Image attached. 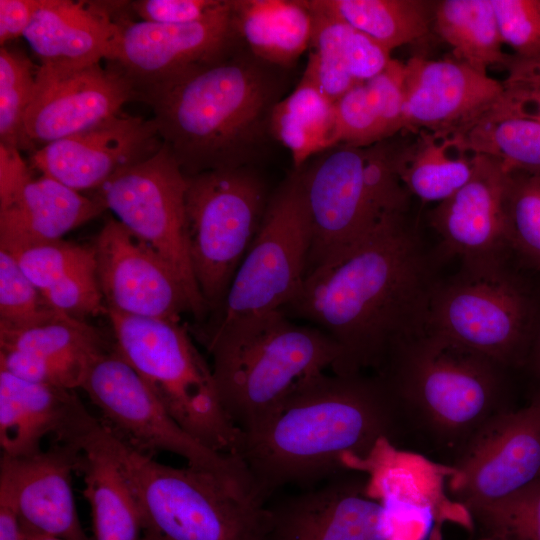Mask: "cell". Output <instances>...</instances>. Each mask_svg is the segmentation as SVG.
Returning <instances> with one entry per match:
<instances>
[{"instance_id": "74e56055", "label": "cell", "mask_w": 540, "mask_h": 540, "mask_svg": "<svg viewBox=\"0 0 540 540\" xmlns=\"http://www.w3.org/2000/svg\"><path fill=\"white\" fill-rule=\"evenodd\" d=\"M505 224L508 246L540 269V173L509 174Z\"/></svg>"}, {"instance_id": "484cf974", "label": "cell", "mask_w": 540, "mask_h": 540, "mask_svg": "<svg viewBox=\"0 0 540 540\" xmlns=\"http://www.w3.org/2000/svg\"><path fill=\"white\" fill-rule=\"evenodd\" d=\"M108 5L72 0H42L23 38L40 64L82 66L113 62L121 22Z\"/></svg>"}, {"instance_id": "2e32d148", "label": "cell", "mask_w": 540, "mask_h": 540, "mask_svg": "<svg viewBox=\"0 0 540 540\" xmlns=\"http://www.w3.org/2000/svg\"><path fill=\"white\" fill-rule=\"evenodd\" d=\"M97 279L107 311L181 321L194 315L189 294L173 268L116 218L93 244Z\"/></svg>"}, {"instance_id": "f1b7e54d", "label": "cell", "mask_w": 540, "mask_h": 540, "mask_svg": "<svg viewBox=\"0 0 540 540\" xmlns=\"http://www.w3.org/2000/svg\"><path fill=\"white\" fill-rule=\"evenodd\" d=\"M232 24L258 58L291 69L310 46L313 15L304 0H229Z\"/></svg>"}, {"instance_id": "60d3db41", "label": "cell", "mask_w": 540, "mask_h": 540, "mask_svg": "<svg viewBox=\"0 0 540 540\" xmlns=\"http://www.w3.org/2000/svg\"><path fill=\"white\" fill-rule=\"evenodd\" d=\"M503 44L516 59L540 57V0H491Z\"/></svg>"}, {"instance_id": "836d02e7", "label": "cell", "mask_w": 540, "mask_h": 540, "mask_svg": "<svg viewBox=\"0 0 540 540\" xmlns=\"http://www.w3.org/2000/svg\"><path fill=\"white\" fill-rule=\"evenodd\" d=\"M307 7L313 15L312 51L340 65L357 83L387 67L391 52L347 23Z\"/></svg>"}, {"instance_id": "7bdbcfd3", "label": "cell", "mask_w": 540, "mask_h": 540, "mask_svg": "<svg viewBox=\"0 0 540 540\" xmlns=\"http://www.w3.org/2000/svg\"><path fill=\"white\" fill-rule=\"evenodd\" d=\"M223 0H138L130 3L142 21L159 24H186L214 13Z\"/></svg>"}, {"instance_id": "b9f144b4", "label": "cell", "mask_w": 540, "mask_h": 540, "mask_svg": "<svg viewBox=\"0 0 540 540\" xmlns=\"http://www.w3.org/2000/svg\"><path fill=\"white\" fill-rule=\"evenodd\" d=\"M41 293L53 308L79 320L107 313L95 258Z\"/></svg>"}, {"instance_id": "1f68e13d", "label": "cell", "mask_w": 540, "mask_h": 540, "mask_svg": "<svg viewBox=\"0 0 540 540\" xmlns=\"http://www.w3.org/2000/svg\"><path fill=\"white\" fill-rule=\"evenodd\" d=\"M433 28L456 60L481 73L495 65L506 68L513 57L503 51L491 0L436 1Z\"/></svg>"}, {"instance_id": "3957f363", "label": "cell", "mask_w": 540, "mask_h": 540, "mask_svg": "<svg viewBox=\"0 0 540 540\" xmlns=\"http://www.w3.org/2000/svg\"><path fill=\"white\" fill-rule=\"evenodd\" d=\"M288 69L255 56L240 41L209 62L137 88L163 143L185 175L253 167L271 140L274 107Z\"/></svg>"}, {"instance_id": "f35d334b", "label": "cell", "mask_w": 540, "mask_h": 540, "mask_svg": "<svg viewBox=\"0 0 540 540\" xmlns=\"http://www.w3.org/2000/svg\"><path fill=\"white\" fill-rule=\"evenodd\" d=\"M68 315L53 308L8 252L0 249V330H21Z\"/></svg>"}, {"instance_id": "d6986e66", "label": "cell", "mask_w": 540, "mask_h": 540, "mask_svg": "<svg viewBox=\"0 0 540 540\" xmlns=\"http://www.w3.org/2000/svg\"><path fill=\"white\" fill-rule=\"evenodd\" d=\"M240 41L229 0H223L214 13L192 23L121 22L113 63L137 89L217 59Z\"/></svg>"}, {"instance_id": "83f0119b", "label": "cell", "mask_w": 540, "mask_h": 540, "mask_svg": "<svg viewBox=\"0 0 540 540\" xmlns=\"http://www.w3.org/2000/svg\"><path fill=\"white\" fill-rule=\"evenodd\" d=\"M395 141L394 166L409 192L421 202L440 203L472 176L476 155L452 133L418 130Z\"/></svg>"}, {"instance_id": "4dcf8cb0", "label": "cell", "mask_w": 540, "mask_h": 540, "mask_svg": "<svg viewBox=\"0 0 540 540\" xmlns=\"http://www.w3.org/2000/svg\"><path fill=\"white\" fill-rule=\"evenodd\" d=\"M271 134L291 154L293 169L336 146L335 102L307 77L274 107Z\"/></svg>"}, {"instance_id": "30bf717a", "label": "cell", "mask_w": 540, "mask_h": 540, "mask_svg": "<svg viewBox=\"0 0 540 540\" xmlns=\"http://www.w3.org/2000/svg\"><path fill=\"white\" fill-rule=\"evenodd\" d=\"M186 181L189 255L212 316L259 230L270 196L253 167L205 171L186 175Z\"/></svg>"}, {"instance_id": "d4e9b609", "label": "cell", "mask_w": 540, "mask_h": 540, "mask_svg": "<svg viewBox=\"0 0 540 540\" xmlns=\"http://www.w3.org/2000/svg\"><path fill=\"white\" fill-rule=\"evenodd\" d=\"M60 442L80 452L77 471L83 475L95 540H141L136 499L99 420L84 407Z\"/></svg>"}, {"instance_id": "7a4b0ae2", "label": "cell", "mask_w": 540, "mask_h": 540, "mask_svg": "<svg viewBox=\"0 0 540 540\" xmlns=\"http://www.w3.org/2000/svg\"><path fill=\"white\" fill-rule=\"evenodd\" d=\"M403 435L376 374L320 373L299 386L261 425L242 433L239 459L261 504L280 487L331 478ZM356 466V467H357ZM355 467V468H356Z\"/></svg>"}, {"instance_id": "6da1fadb", "label": "cell", "mask_w": 540, "mask_h": 540, "mask_svg": "<svg viewBox=\"0 0 540 540\" xmlns=\"http://www.w3.org/2000/svg\"><path fill=\"white\" fill-rule=\"evenodd\" d=\"M433 285L421 239L406 214L310 271L282 311L337 344L341 356L332 372L377 373L397 346L422 331Z\"/></svg>"}, {"instance_id": "ffe728a7", "label": "cell", "mask_w": 540, "mask_h": 540, "mask_svg": "<svg viewBox=\"0 0 540 540\" xmlns=\"http://www.w3.org/2000/svg\"><path fill=\"white\" fill-rule=\"evenodd\" d=\"M503 84L456 59L414 56L405 63L402 131L457 133L502 96Z\"/></svg>"}, {"instance_id": "7c38bea8", "label": "cell", "mask_w": 540, "mask_h": 540, "mask_svg": "<svg viewBox=\"0 0 540 540\" xmlns=\"http://www.w3.org/2000/svg\"><path fill=\"white\" fill-rule=\"evenodd\" d=\"M311 241L300 173L293 169L270 195L222 306L196 335L237 319L283 310L305 281Z\"/></svg>"}, {"instance_id": "ee69618b", "label": "cell", "mask_w": 540, "mask_h": 540, "mask_svg": "<svg viewBox=\"0 0 540 540\" xmlns=\"http://www.w3.org/2000/svg\"><path fill=\"white\" fill-rule=\"evenodd\" d=\"M502 84L503 94L490 112L540 121V85L506 81Z\"/></svg>"}, {"instance_id": "9a60e30c", "label": "cell", "mask_w": 540, "mask_h": 540, "mask_svg": "<svg viewBox=\"0 0 540 540\" xmlns=\"http://www.w3.org/2000/svg\"><path fill=\"white\" fill-rule=\"evenodd\" d=\"M138 100L132 80L116 65L39 64L24 119V149L33 151L87 130Z\"/></svg>"}, {"instance_id": "603a6c76", "label": "cell", "mask_w": 540, "mask_h": 540, "mask_svg": "<svg viewBox=\"0 0 540 540\" xmlns=\"http://www.w3.org/2000/svg\"><path fill=\"white\" fill-rule=\"evenodd\" d=\"M110 344L70 316L21 330H0V369L27 381L81 388L93 361Z\"/></svg>"}, {"instance_id": "8d00e7d4", "label": "cell", "mask_w": 540, "mask_h": 540, "mask_svg": "<svg viewBox=\"0 0 540 540\" xmlns=\"http://www.w3.org/2000/svg\"><path fill=\"white\" fill-rule=\"evenodd\" d=\"M466 511L485 540H540V479L506 498Z\"/></svg>"}, {"instance_id": "681fc988", "label": "cell", "mask_w": 540, "mask_h": 540, "mask_svg": "<svg viewBox=\"0 0 540 540\" xmlns=\"http://www.w3.org/2000/svg\"><path fill=\"white\" fill-rule=\"evenodd\" d=\"M21 526V525H20ZM25 540H63L57 537L25 530L21 527Z\"/></svg>"}, {"instance_id": "d590c367", "label": "cell", "mask_w": 540, "mask_h": 540, "mask_svg": "<svg viewBox=\"0 0 540 540\" xmlns=\"http://www.w3.org/2000/svg\"><path fill=\"white\" fill-rule=\"evenodd\" d=\"M38 66L21 51L0 49V144L24 149V119Z\"/></svg>"}, {"instance_id": "277c9868", "label": "cell", "mask_w": 540, "mask_h": 540, "mask_svg": "<svg viewBox=\"0 0 540 540\" xmlns=\"http://www.w3.org/2000/svg\"><path fill=\"white\" fill-rule=\"evenodd\" d=\"M505 367L421 331L397 346L376 373L412 433L449 465L489 419L512 408Z\"/></svg>"}, {"instance_id": "7402d4cb", "label": "cell", "mask_w": 540, "mask_h": 540, "mask_svg": "<svg viewBox=\"0 0 540 540\" xmlns=\"http://www.w3.org/2000/svg\"><path fill=\"white\" fill-rule=\"evenodd\" d=\"M79 457L76 447L57 441L29 457L1 456L0 484L11 492L23 529L63 540H89L72 492Z\"/></svg>"}, {"instance_id": "f546056e", "label": "cell", "mask_w": 540, "mask_h": 540, "mask_svg": "<svg viewBox=\"0 0 540 540\" xmlns=\"http://www.w3.org/2000/svg\"><path fill=\"white\" fill-rule=\"evenodd\" d=\"M392 52L423 39L433 28L434 3L423 0H304Z\"/></svg>"}, {"instance_id": "4316f807", "label": "cell", "mask_w": 540, "mask_h": 540, "mask_svg": "<svg viewBox=\"0 0 540 540\" xmlns=\"http://www.w3.org/2000/svg\"><path fill=\"white\" fill-rule=\"evenodd\" d=\"M82 405L74 390L27 381L0 369L1 456L39 453L42 439H59Z\"/></svg>"}, {"instance_id": "f6af8a7d", "label": "cell", "mask_w": 540, "mask_h": 540, "mask_svg": "<svg viewBox=\"0 0 540 540\" xmlns=\"http://www.w3.org/2000/svg\"><path fill=\"white\" fill-rule=\"evenodd\" d=\"M42 0H0V43L5 46L23 34Z\"/></svg>"}, {"instance_id": "5b68a950", "label": "cell", "mask_w": 540, "mask_h": 540, "mask_svg": "<svg viewBox=\"0 0 540 540\" xmlns=\"http://www.w3.org/2000/svg\"><path fill=\"white\" fill-rule=\"evenodd\" d=\"M212 357L221 403L242 433L261 425L304 382L333 371L337 344L284 311L245 317L197 335Z\"/></svg>"}, {"instance_id": "4fadbf2b", "label": "cell", "mask_w": 540, "mask_h": 540, "mask_svg": "<svg viewBox=\"0 0 540 540\" xmlns=\"http://www.w3.org/2000/svg\"><path fill=\"white\" fill-rule=\"evenodd\" d=\"M186 188V175L164 144L152 157L116 173L94 195L173 268L189 294L193 317L203 322L209 313L189 255Z\"/></svg>"}, {"instance_id": "d6a6232c", "label": "cell", "mask_w": 540, "mask_h": 540, "mask_svg": "<svg viewBox=\"0 0 540 540\" xmlns=\"http://www.w3.org/2000/svg\"><path fill=\"white\" fill-rule=\"evenodd\" d=\"M454 135L467 151L497 160L508 173H540V121L488 110Z\"/></svg>"}, {"instance_id": "cb8c5ba5", "label": "cell", "mask_w": 540, "mask_h": 540, "mask_svg": "<svg viewBox=\"0 0 540 540\" xmlns=\"http://www.w3.org/2000/svg\"><path fill=\"white\" fill-rule=\"evenodd\" d=\"M106 209L96 196H85L57 180L27 174L0 188V249L63 239Z\"/></svg>"}, {"instance_id": "c3c4849f", "label": "cell", "mask_w": 540, "mask_h": 540, "mask_svg": "<svg viewBox=\"0 0 540 540\" xmlns=\"http://www.w3.org/2000/svg\"><path fill=\"white\" fill-rule=\"evenodd\" d=\"M533 378V390L529 401L540 402V319L537 320L532 343L524 367Z\"/></svg>"}, {"instance_id": "44dd1931", "label": "cell", "mask_w": 540, "mask_h": 540, "mask_svg": "<svg viewBox=\"0 0 540 540\" xmlns=\"http://www.w3.org/2000/svg\"><path fill=\"white\" fill-rule=\"evenodd\" d=\"M509 174L497 160L476 155L470 179L431 211L430 223L444 251L459 256L464 265L502 262L508 246L505 198Z\"/></svg>"}, {"instance_id": "e575fe53", "label": "cell", "mask_w": 540, "mask_h": 540, "mask_svg": "<svg viewBox=\"0 0 540 540\" xmlns=\"http://www.w3.org/2000/svg\"><path fill=\"white\" fill-rule=\"evenodd\" d=\"M335 114L337 145L367 147L399 132L398 114L366 81L335 102Z\"/></svg>"}, {"instance_id": "7dc6e473", "label": "cell", "mask_w": 540, "mask_h": 540, "mask_svg": "<svg viewBox=\"0 0 540 540\" xmlns=\"http://www.w3.org/2000/svg\"><path fill=\"white\" fill-rule=\"evenodd\" d=\"M506 82H521L540 85V57L533 59H516L512 57L506 66Z\"/></svg>"}, {"instance_id": "bcb514c9", "label": "cell", "mask_w": 540, "mask_h": 540, "mask_svg": "<svg viewBox=\"0 0 540 540\" xmlns=\"http://www.w3.org/2000/svg\"><path fill=\"white\" fill-rule=\"evenodd\" d=\"M0 540H25L13 496L0 484Z\"/></svg>"}, {"instance_id": "8992f818", "label": "cell", "mask_w": 540, "mask_h": 540, "mask_svg": "<svg viewBox=\"0 0 540 540\" xmlns=\"http://www.w3.org/2000/svg\"><path fill=\"white\" fill-rule=\"evenodd\" d=\"M298 170L312 233L307 274L408 212L410 194L396 173L390 139L362 148L336 145Z\"/></svg>"}, {"instance_id": "ba28073f", "label": "cell", "mask_w": 540, "mask_h": 540, "mask_svg": "<svg viewBox=\"0 0 540 540\" xmlns=\"http://www.w3.org/2000/svg\"><path fill=\"white\" fill-rule=\"evenodd\" d=\"M113 345L175 421L192 437L238 458L242 432L225 411L212 367L181 321L108 310ZM240 460V459H239Z\"/></svg>"}, {"instance_id": "8fae6325", "label": "cell", "mask_w": 540, "mask_h": 540, "mask_svg": "<svg viewBox=\"0 0 540 540\" xmlns=\"http://www.w3.org/2000/svg\"><path fill=\"white\" fill-rule=\"evenodd\" d=\"M80 389L98 410L103 428L128 448L152 458L173 453L188 466L214 472L253 496L243 463L187 433L113 343L90 365Z\"/></svg>"}, {"instance_id": "e0dca14e", "label": "cell", "mask_w": 540, "mask_h": 540, "mask_svg": "<svg viewBox=\"0 0 540 540\" xmlns=\"http://www.w3.org/2000/svg\"><path fill=\"white\" fill-rule=\"evenodd\" d=\"M346 472L270 510L267 540H391L389 509L366 477Z\"/></svg>"}, {"instance_id": "f907efd6", "label": "cell", "mask_w": 540, "mask_h": 540, "mask_svg": "<svg viewBox=\"0 0 540 540\" xmlns=\"http://www.w3.org/2000/svg\"><path fill=\"white\" fill-rule=\"evenodd\" d=\"M141 540H166L164 539L163 537H161L160 535L158 534H155L153 532H150V531H147V530H143L142 531V538Z\"/></svg>"}, {"instance_id": "9c48e42d", "label": "cell", "mask_w": 540, "mask_h": 540, "mask_svg": "<svg viewBox=\"0 0 540 540\" xmlns=\"http://www.w3.org/2000/svg\"><path fill=\"white\" fill-rule=\"evenodd\" d=\"M537 320L533 301L502 262L464 265L448 281L434 283L422 331L509 370L524 367Z\"/></svg>"}, {"instance_id": "ab89813d", "label": "cell", "mask_w": 540, "mask_h": 540, "mask_svg": "<svg viewBox=\"0 0 540 540\" xmlns=\"http://www.w3.org/2000/svg\"><path fill=\"white\" fill-rule=\"evenodd\" d=\"M9 254L40 292L95 258L92 245L64 239L31 244Z\"/></svg>"}, {"instance_id": "52a82bcc", "label": "cell", "mask_w": 540, "mask_h": 540, "mask_svg": "<svg viewBox=\"0 0 540 540\" xmlns=\"http://www.w3.org/2000/svg\"><path fill=\"white\" fill-rule=\"evenodd\" d=\"M105 433L143 530L166 540H267L270 509L238 485L208 470L162 464Z\"/></svg>"}, {"instance_id": "ac0fdd59", "label": "cell", "mask_w": 540, "mask_h": 540, "mask_svg": "<svg viewBox=\"0 0 540 540\" xmlns=\"http://www.w3.org/2000/svg\"><path fill=\"white\" fill-rule=\"evenodd\" d=\"M164 145L154 120L117 114L77 134L34 150L31 166L78 191H96L119 171Z\"/></svg>"}, {"instance_id": "5bb4252c", "label": "cell", "mask_w": 540, "mask_h": 540, "mask_svg": "<svg viewBox=\"0 0 540 540\" xmlns=\"http://www.w3.org/2000/svg\"><path fill=\"white\" fill-rule=\"evenodd\" d=\"M450 495L465 509L506 498L540 479V402L489 419L449 465Z\"/></svg>"}]
</instances>
